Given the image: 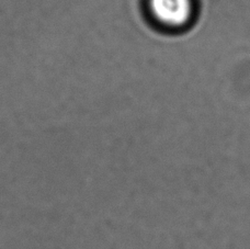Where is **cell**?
<instances>
[{
  "instance_id": "cell-1",
  "label": "cell",
  "mask_w": 250,
  "mask_h": 249,
  "mask_svg": "<svg viewBox=\"0 0 250 249\" xmlns=\"http://www.w3.org/2000/svg\"><path fill=\"white\" fill-rule=\"evenodd\" d=\"M147 4L151 20L170 31L186 28L193 15L192 0H148Z\"/></svg>"
}]
</instances>
